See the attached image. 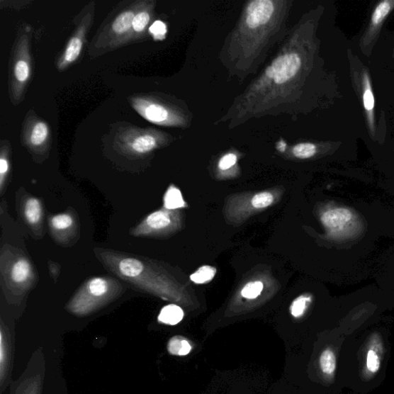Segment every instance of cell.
Segmentation results:
<instances>
[{"label": "cell", "mask_w": 394, "mask_h": 394, "mask_svg": "<svg viewBox=\"0 0 394 394\" xmlns=\"http://www.w3.org/2000/svg\"><path fill=\"white\" fill-rule=\"evenodd\" d=\"M123 286L111 277H94L86 281L67 304L74 315L85 317L101 310L118 298Z\"/></svg>", "instance_id": "obj_1"}, {"label": "cell", "mask_w": 394, "mask_h": 394, "mask_svg": "<svg viewBox=\"0 0 394 394\" xmlns=\"http://www.w3.org/2000/svg\"><path fill=\"white\" fill-rule=\"evenodd\" d=\"M321 222L328 235L336 240L351 239L362 230V223L358 214L346 207L331 208L321 215Z\"/></svg>", "instance_id": "obj_2"}, {"label": "cell", "mask_w": 394, "mask_h": 394, "mask_svg": "<svg viewBox=\"0 0 394 394\" xmlns=\"http://www.w3.org/2000/svg\"><path fill=\"white\" fill-rule=\"evenodd\" d=\"M6 285L13 291L26 292L35 280L33 267L28 259L17 257L7 266L4 274Z\"/></svg>", "instance_id": "obj_3"}, {"label": "cell", "mask_w": 394, "mask_h": 394, "mask_svg": "<svg viewBox=\"0 0 394 394\" xmlns=\"http://www.w3.org/2000/svg\"><path fill=\"white\" fill-rule=\"evenodd\" d=\"M301 60L297 55H286L276 58L266 69V74L277 84L288 82L298 74Z\"/></svg>", "instance_id": "obj_4"}, {"label": "cell", "mask_w": 394, "mask_h": 394, "mask_svg": "<svg viewBox=\"0 0 394 394\" xmlns=\"http://www.w3.org/2000/svg\"><path fill=\"white\" fill-rule=\"evenodd\" d=\"M172 225V218L168 211L160 210L152 213L132 230L137 237H152L165 230Z\"/></svg>", "instance_id": "obj_5"}, {"label": "cell", "mask_w": 394, "mask_h": 394, "mask_svg": "<svg viewBox=\"0 0 394 394\" xmlns=\"http://www.w3.org/2000/svg\"><path fill=\"white\" fill-rule=\"evenodd\" d=\"M274 12V3L271 0H255L249 4L247 10V23L249 28L255 29L266 24Z\"/></svg>", "instance_id": "obj_6"}, {"label": "cell", "mask_w": 394, "mask_h": 394, "mask_svg": "<svg viewBox=\"0 0 394 394\" xmlns=\"http://www.w3.org/2000/svg\"><path fill=\"white\" fill-rule=\"evenodd\" d=\"M132 104L133 108L143 118L151 123L164 124L169 118L168 111L159 104L142 100V98H135L133 101Z\"/></svg>", "instance_id": "obj_7"}, {"label": "cell", "mask_w": 394, "mask_h": 394, "mask_svg": "<svg viewBox=\"0 0 394 394\" xmlns=\"http://www.w3.org/2000/svg\"><path fill=\"white\" fill-rule=\"evenodd\" d=\"M157 146L156 138L149 133L140 134L129 142V150L132 153L145 154L154 150Z\"/></svg>", "instance_id": "obj_8"}, {"label": "cell", "mask_w": 394, "mask_h": 394, "mask_svg": "<svg viewBox=\"0 0 394 394\" xmlns=\"http://www.w3.org/2000/svg\"><path fill=\"white\" fill-rule=\"evenodd\" d=\"M23 214L26 222L30 225H39L43 217L41 201L38 198H35V197H30V198L26 200L24 203Z\"/></svg>", "instance_id": "obj_9"}, {"label": "cell", "mask_w": 394, "mask_h": 394, "mask_svg": "<svg viewBox=\"0 0 394 394\" xmlns=\"http://www.w3.org/2000/svg\"><path fill=\"white\" fill-rule=\"evenodd\" d=\"M184 317V313L181 308L169 304L161 310L158 316V321L167 325L174 326L180 323Z\"/></svg>", "instance_id": "obj_10"}, {"label": "cell", "mask_w": 394, "mask_h": 394, "mask_svg": "<svg viewBox=\"0 0 394 394\" xmlns=\"http://www.w3.org/2000/svg\"><path fill=\"white\" fill-rule=\"evenodd\" d=\"M193 350V345L189 339L181 337L175 336L169 340L167 351L169 354L184 356L189 354Z\"/></svg>", "instance_id": "obj_11"}, {"label": "cell", "mask_w": 394, "mask_h": 394, "mask_svg": "<svg viewBox=\"0 0 394 394\" xmlns=\"http://www.w3.org/2000/svg\"><path fill=\"white\" fill-rule=\"evenodd\" d=\"M379 338L376 339V344L369 347L366 354V371L373 375L377 373L381 366V346L378 343Z\"/></svg>", "instance_id": "obj_12"}, {"label": "cell", "mask_w": 394, "mask_h": 394, "mask_svg": "<svg viewBox=\"0 0 394 394\" xmlns=\"http://www.w3.org/2000/svg\"><path fill=\"white\" fill-rule=\"evenodd\" d=\"M321 372L327 378H333L337 368L336 355L331 348H327L319 358Z\"/></svg>", "instance_id": "obj_13"}, {"label": "cell", "mask_w": 394, "mask_h": 394, "mask_svg": "<svg viewBox=\"0 0 394 394\" xmlns=\"http://www.w3.org/2000/svg\"><path fill=\"white\" fill-rule=\"evenodd\" d=\"M50 227L52 231L62 234L71 230L75 225V220L73 215L64 213L55 215L50 218Z\"/></svg>", "instance_id": "obj_14"}, {"label": "cell", "mask_w": 394, "mask_h": 394, "mask_svg": "<svg viewBox=\"0 0 394 394\" xmlns=\"http://www.w3.org/2000/svg\"><path fill=\"white\" fill-rule=\"evenodd\" d=\"M164 208L169 210L182 208L185 206L181 191L174 186L168 188L164 196Z\"/></svg>", "instance_id": "obj_15"}, {"label": "cell", "mask_w": 394, "mask_h": 394, "mask_svg": "<svg viewBox=\"0 0 394 394\" xmlns=\"http://www.w3.org/2000/svg\"><path fill=\"white\" fill-rule=\"evenodd\" d=\"M82 47L83 40L81 35H77V37L72 38L67 45L62 62L68 64L74 62L79 56Z\"/></svg>", "instance_id": "obj_16"}, {"label": "cell", "mask_w": 394, "mask_h": 394, "mask_svg": "<svg viewBox=\"0 0 394 394\" xmlns=\"http://www.w3.org/2000/svg\"><path fill=\"white\" fill-rule=\"evenodd\" d=\"M394 8V1L391 0H385V1L381 2L373 13L371 17V22L373 26H378L381 24L385 18H386L390 11Z\"/></svg>", "instance_id": "obj_17"}, {"label": "cell", "mask_w": 394, "mask_h": 394, "mask_svg": "<svg viewBox=\"0 0 394 394\" xmlns=\"http://www.w3.org/2000/svg\"><path fill=\"white\" fill-rule=\"evenodd\" d=\"M133 13L125 12L121 13L113 23V30L116 33L123 34L133 28L134 20Z\"/></svg>", "instance_id": "obj_18"}, {"label": "cell", "mask_w": 394, "mask_h": 394, "mask_svg": "<svg viewBox=\"0 0 394 394\" xmlns=\"http://www.w3.org/2000/svg\"><path fill=\"white\" fill-rule=\"evenodd\" d=\"M49 128L46 123L39 122L35 125L30 133V140L34 147L40 146L48 137Z\"/></svg>", "instance_id": "obj_19"}, {"label": "cell", "mask_w": 394, "mask_h": 394, "mask_svg": "<svg viewBox=\"0 0 394 394\" xmlns=\"http://www.w3.org/2000/svg\"><path fill=\"white\" fill-rule=\"evenodd\" d=\"M216 273V268L210 266H203L191 276V279L196 283L203 284L211 281Z\"/></svg>", "instance_id": "obj_20"}, {"label": "cell", "mask_w": 394, "mask_h": 394, "mask_svg": "<svg viewBox=\"0 0 394 394\" xmlns=\"http://www.w3.org/2000/svg\"><path fill=\"white\" fill-rule=\"evenodd\" d=\"M311 298L308 295L300 296L298 298L296 299L291 307V315L295 318H300L305 313Z\"/></svg>", "instance_id": "obj_21"}, {"label": "cell", "mask_w": 394, "mask_h": 394, "mask_svg": "<svg viewBox=\"0 0 394 394\" xmlns=\"http://www.w3.org/2000/svg\"><path fill=\"white\" fill-rule=\"evenodd\" d=\"M317 149L315 145L310 142L300 143L293 149V154L300 159H308L316 154Z\"/></svg>", "instance_id": "obj_22"}, {"label": "cell", "mask_w": 394, "mask_h": 394, "mask_svg": "<svg viewBox=\"0 0 394 394\" xmlns=\"http://www.w3.org/2000/svg\"><path fill=\"white\" fill-rule=\"evenodd\" d=\"M0 370H1V381H4V378L6 373L7 364L9 359V350L7 340L4 337V330H1V336H0Z\"/></svg>", "instance_id": "obj_23"}, {"label": "cell", "mask_w": 394, "mask_h": 394, "mask_svg": "<svg viewBox=\"0 0 394 394\" xmlns=\"http://www.w3.org/2000/svg\"><path fill=\"white\" fill-rule=\"evenodd\" d=\"M264 289V284L261 281L250 282L247 283L241 294L244 298L247 299H255L258 296L261 295Z\"/></svg>", "instance_id": "obj_24"}, {"label": "cell", "mask_w": 394, "mask_h": 394, "mask_svg": "<svg viewBox=\"0 0 394 394\" xmlns=\"http://www.w3.org/2000/svg\"><path fill=\"white\" fill-rule=\"evenodd\" d=\"M30 69L28 62L20 60L16 62L14 68L15 77L17 81L25 83L30 77Z\"/></svg>", "instance_id": "obj_25"}, {"label": "cell", "mask_w": 394, "mask_h": 394, "mask_svg": "<svg viewBox=\"0 0 394 394\" xmlns=\"http://www.w3.org/2000/svg\"><path fill=\"white\" fill-rule=\"evenodd\" d=\"M274 196L268 192L256 194L252 199L253 207L257 209H263L269 207L274 203Z\"/></svg>", "instance_id": "obj_26"}, {"label": "cell", "mask_w": 394, "mask_h": 394, "mask_svg": "<svg viewBox=\"0 0 394 394\" xmlns=\"http://www.w3.org/2000/svg\"><path fill=\"white\" fill-rule=\"evenodd\" d=\"M363 101L365 110L367 112H371L374 108L375 100L371 84L367 78L366 79V86L363 96Z\"/></svg>", "instance_id": "obj_27"}, {"label": "cell", "mask_w": 394, "mask_h": 394, "mask_svg": "<svg viewBox=\"0 0 394 394\" xmlns=\"http://www.w3.org/2000/svg\"><path fill=\"white\" fill-rule=\"evenodd\" d=\"M150 22V15L147 12H140L134 17L133 28L137 33H140L146 28Z\"/></svg>", "instance_id": "obj_28"}, {"label": "cell", "mask_w": 394, "mask_h": 394, "mask_svg": "<svg viewBox=\"0 0 394 394\" xmlns=\"http://www.w3.org/2000/svg\"><path fill=\"white\" fill-rule=\"evenodd\" d=\"M167 26L162 21H157L150 26V33L157 40H164L167 33Z\"/></svg>", "instance_id": "obj_29"}, {"label": "cell", "mask_w": 394, "mask_h": 394, "mask_svg": "<svg viewBox=\"0 0 394 394\" xmlns=\"http://www.w3.org/2000/svg\"><path fill=\"white\" fill-rule=\"evenodd\" d=\"M237 157L234 154H229L223 157L219 162V167L222 170H226L235 166L237 163Z\"/></svg>", "instance_id": "obj_30"}, {"label": "cell", "mask_w": 394, "mask_h": 394, "mask_svg": "<svg viewBox=\"0 0 394 394\" xmlns=\"http://www.w3.org/2000/svg\"><path fill=\"white\" fill-rule=\"evenodd\" d=\"M8 171L9 162L7 159L3 157L0 159V188H1V191L4 189V185Z\"/></svg>", "instance_id": "obj_31"}, {"label": "cell", "mask_w": 394, "mask_h": 394, "mask_svg": "<svg viewBox=\"0 0 394 394\" xmlns=\"http://www.w3.org/2000/svg\"><path fill=\"white\" fill-rule=\"evenodd\" d=\"M279 145L280 146L277 147V149H278L280 151H284L285 147H286L285 143L283 142H281L279 143Z\"/></svg>", "instance_id": "obj_32"}]
</instances>
